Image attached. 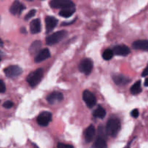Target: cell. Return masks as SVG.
<instances>
[{"mask_svg":"<svg viewBox=\"0 0 148 148\" xmlns=\"http://www.w3.org/2000/svg\"><path fill=\"white\" fill-rule=\"evenodd\" d=\"M51 8L55 9H68L74 8L75 5L71 0H52L49 2Z\"/></svg>","mask_w":148,"mask_h":148,"instance_id":"obj_4","label":"cell"},{"mask_svg":"<svg viewBox=\"0 0 148 148\" xmlns=\"http://www.w3.org/2000/svg\"><path fill=\"white\" fill-rule=\"evenodd\" d=\"M4 108H7V109H10V108H12L13 107V102L12 101H6L5 102V103L3 104Z\"/></svg>","mask_w":148,"mask_h":148,"instance_id":"obj_25","label":"cell"},{"mask_svg":"<svg viewBox=\"0 0 148 148\" xmlns=\"http://www.w3.org/2000/svg\"><path fill=\"white\" fill-rule=\"evenodd\" d=\"M45 23H46V32L47 34H49L55 28L58 24V20L54 17L47 16L45 18Z\"/></svg>","mask_w":148,"mask_h":148,"instance_id":"obj_12","label":"cell"},{"mask_svg":"<svg viewBox=\"0 0 148 148\" xmlns=\"http://www.w3.org/2000/svg\"><path fill=\"white\" fill-rule=\"evenodd\" d=\"M131 93L132 95H138V94L141 93L142 92V87H141V81H138V82H135L133 84V86L131 87L130 89Z\"/></svg>","mask_w":148,"mask_h":148,"instance_id":"obj_21","label":"cell"},{"mask_svg":"<svg viewBox=\"0 0 148 148\" xmlns=\"http://www.w3.org/2000/svg\"><path fill=\"white\" fill-rule=\"evenodd\" d=\"M113 52L116 55L127 56L130 53V49L125 45H117L113 47Z\"/></svg>","mask_w":148,"mask_h":148,"instance_id":"obj_13","label":"cell"},{"mask_svg":"<svg viewBox=\"0 0 148 148\" xmlns=\"http://www.w3.org/2000/svg\"><path fill=\"white\" fill-rule=\"evenodd\" d=\"M28 1H33V0H28Z\"/></svg>","mask_w":148,"mask_h":148,"instance_id":"obj_33","label":"cell"},{"mask_svg":"<svg viewBox=\"0 0 148 148\" xmlns=\"http://www.w3.org/2000/svg\"><path fill=\"white\" fill-rule=\"evenodd\" d=\"M0 62H1V58H0Z\"/></svg>","mask_w":148,"mask_h":148,"instance_id":"obj_35","label":"cell"},{"mask_svg":"<svg viewBox=\"0 0 148 148\" xmlns=\"http://www.w3.org/2000/svg\"><path fill=\"white\" fill-rule=\"evenodd\" d=\"M133 47L136 49H140L148 52V40H138L132 45Z\"/></svg>","mask_w":148,"mask_h":148,"instance_id":"obj_17","label":"cell"},{"mask_svg":"<svg viewBox=\"0 0 148 148\" xmlns=\"http://www.w3.org/2000/svg\"><path fill=\"white\" fill-rule=\"evenodd\" d=\"M41 47H42V42L39 41H36V42H33L32 45L30 47V53L32 55L38 54V52L41 50Z\"/></svg>","mask_w":148,"mask_h":148,"instance_id":"obj_19","label":"cell"},{"mask_svg":"<svg viewBox=\"0 0 148 148\" xmlns=\"http://www.w3.org/2000/svg\"><path fill=\"white\" fill-rule=\"evenodd\" d=\"M51 121H52V113L47 111L41 113L37 118V123L41 126H48Z\"/></svg>","mask_w":148,"mask_h":148,"instance_id":"obj_7","label":"cell"},{"mask_svg":"<svg viewBox=\"0 0 148 148\" xmlns=\"http://www.w3.org/2000/svg\"><path fill=\"white\" fill-rule=\"evenodd\" d=\"M21 31L22 33H23V34H25V33H26V31H25V29L24 28H21Z\"/></svg>","mask_w":148,"mask_h":148,"instance_id":"obj_31","label":"cell"},{"mask_svg":"<svg viewBox=\"0 0 148 148\" xmlns=\"http://www.w3.org/2000/svg\"><path fill=\"white\" fill-rule=\"evenodd\" d=\"M147 75H148V65H147V67L145 68V69L144 70L143 72H142V77H145V76H147Z\"/></svg>","mask_w":148,"mask_h":148,"instance_id":"obj_29","label":"cell"},{"mask_svg":"<svg viewBox=\"0 0 148 148\" xmlns=\"http://www.w3.org/2000/svg\"><path fill=\"white\" fill-rule=\"evenodd\" d=\"M145 86H148V78L146 79V80H145Z\"/></svg>","mask_w":148,"mask_h":148,"instance_id":"obj_30","label":"cell"},{"mask_svg":"<svg viewBox=\"0 0 148 148\" xmlns=\"http://www.w3.org/2000/svg\"><path fill=\"white\" fill-rule=\"evenodd\" d=\"M92 148H107L105 138L98 136L92 145Z\"/></svg>","mask_w":148,"mask_h":148,"instance_id":"obj_18","label":"cell"},{"mask_svg":"<svg viewBox=\"0 0 148 148\" xmlns=\"http://www.w3.org/2000/svg\"><path fill=\"white\" fill-rule=\"evenodd\" d=\"M113 55H114V53H113V50H111L110 49H107L104 51L103 54H102V58L105 60H109L112 59Z\"/></svg>","mask_w":148,"mask_h":148,"instance_id":"obj_23","label":"cell"},{"mask_svg":"<svg viewBox=\"0 0 148 148\" xmlns=\"http://www.w3.org/2000/svg\"><path fill=\"white\" fill-rule=\"evenodd\" d=\"M95 134H96V130H95V126L93 125H90L85 131L84 137L86 142H88V143L92 142L94 138H95Z\"/></svg>","mask_w":148,"mask_h":148,"instance_id":"obj_15","label":"cell"},{"mask_svg":"<svg viewBox=\"0 0 148 148\" xmlns=\"http://www.w3.org/2000/svg\"><path fill=\"white\" fill-rule=\"evenodd\" d=\"M0 54H1V52H0Z\"/></svg>","mask_w":148,"mask_h":148,"instance_id":"obj_36","label":"cell"},{"mask_svg":"<svg viewBox=\"0 0 148 148\" xmlns=\"http://www.w3.org/2000/svg\"><path fill=\"white\" fill-rule=\"evenodd\" d=\"M36 10H30L29 12H28V13L25 15V21H28V20L31 19V18H33V17L36 15Z\"/></svg>","mask_w":148,"mask_h":148,"instance_id":"obj_24","label":"cell"},{"mask_svg":"<svg viewBox=\"0 0 148 148\" xmlns=\"http://www.w3.org/2000/svg\"><path fill=\"white\" fill-rule=\"evenodd\" d=\"M44 71L42 68H39L34 72L31 73L27 77L26 81L31 87H35L42 80L43 77Z\"/></svg>","mask_w":148,"mask_h":148,"instance_id":"obj_2","label":"cell"},{"mask_svg":"<svg viewBox=\"0 0 148 148\" xmlns=\"http://www.w3.org/2000/svg\"><path fill=\"white\" fill-rule=\"evenodd\" d=\"M0 21H1V17H0Z\"/></svg>","mask_w":148,"mask_h":148,"instance_id":"obj_34","label":"cell"},{"mask_svg":"<svg viewBox=\"0 0 148 148\" xmlns=\"http://www.w3.org/2000/svg\"><path fill=\"white\" fill-rule=\"evenodd\" d=\"M113 80L119 86H124L131 82V79L123 74H115L113 76Z\"/></svg>","mask_w":148,"mask_h":148,"instance_id":"obj_9","label":"cell"},{"mask_svg":"<svg viewBox=\"0 0 148 148\" xmlns=\"http://www.w3.org/2000/svg\"><path fill=\"white\" fill-rule=\"evenodd\" d=\"M47 99L49 103L55 104L56 102H61L63 99V95L59 92H54L51 93L50 95H48Z\"/></svg>","mask_w":148,"mask_h":148,"instance_id":"obj_14","label":"cell"},{"mask_svg":"<svg viewBox=\"0 0 148 148\" xmlns=\"http://www.w3.org/2000/svg\"><path fill=\"white\" fill-rule=\"evenodd\" d=\"M68 34L66 31H59L51 34L49 36L47 37L46 43L47 45H54L58 43L65 38Z\"/></svg>","mask_w":148,"mask_h":148,"instance_id":"obj_3","label":"cell"},{"mask_svg":"<svg viewBox=\"0 0 148 148\" xmlns=\"http://www.w3.org/2000/svg\"><path fill=\"white\" fill-rule=\"evenodd\" d=\"M83 99L88 108H92L96 105L97 99L93 93L88 90H85L83 93Z\"/></svg>","mask_w":148,"mask_h":148,"instance_id":"obj_8","label":"cell"},{"mask_svg":"<svg viewBox=\"0 0 148 148\" xmlns=\"http://www.w3.org/2000/svg\"><path fill=\"white\" fill-rule=\"evenodd\" d=\"M105 115H106V111L101 106H98L97 109L93 112L94 117L98 118V119H104Z\"/></svg>","mask_w":148,"mask_h":148,"instance_id":"obj_20","label":"cell"},{"mask_svg":"<svg viewBox=\"0 0 148 148\" xmlns=\"http://www.w3.org/2000/svg\"><path fill=\"white\" fill-rule=\"evenodd\" d=\"M79 68V71L82 73L86 75H89L93 68V62L90 59H88V58L84 59L81 61Z\"/></svg>","mask_w":148,"mask_h":148,"instance_id":"obj_5","label":"cell"},{"mask_svg":"<svg viewBox=\"0 0 148 148\" xmlns=\"http://www.w3.org/2000/svg\"><path fill=\"white\" fill-rule=\"evenodd\" d=\"M6 76L9 78H15L21 75L23 72L22 68L18 65H10L4 70Z\"/></svg>","mask_w":148,"mask_h":148,"instance_id":"obj_6","label":"cell"},{"mask_svg":"<svg viewBox=\"0 0 148 148\" xmlns=\"http://www.w3.org/2000/svg\"><path fill=\"white\" fill-rule=\"evenodd\" d=\"M6 91V86L5 83L2 80H0V93H4Z\"/></svg>","mask_w":148,"mask_h":148,"instance_id":"obj_26","label":"cell"},{"mask_svg":"<svg viewBox=\"0 0 148 148\" xmlns=\"http://www.w3.org/2000/svg\"><path fill=\"white\" fill-rule=\"evenodd\" d=\"M139 110L137 109H134L131 112V116L134 118H137L139 116Z\"/></svg>","mask_w":148,"mask_h":148,"instance_id":"obj_28","label":"cell"},{"mask_svg":"<svg viewBox=\"0 0 148 148\" xmlns=\"http://www.w3.org/2000/svg\"><path fill=\"white\" fill-rule=\"evenodd\" d=\"M50 55L51 54L49 49L45 48V49H41V50L38 52V54L36 55L34 61H35L36 62H42V61L48 59V58L50 57Z\"/></svg>","mask_w":148,"mask_h":148,"instance_id":"obj_11","label":"cell"},{"mask_svg":"<svg viewBox=\"0 0 148 148\" xmlns=\"http://www.w3.org/2000/svg\"><path fill=\"white\" fill-rule=\"evenodd\" d=\"M75 8H68V9H64L62 10L60 12H59V15L61 17L63 18H69L71 17L73 14L75 12Z\"/></svg>","mask_w":148,"mask_h":148,"instance_id":"obj_22","label":"cell"},{"mask_svg":"<svg viewBox=\"0 0 148 148\" xmlns=\"http://www.w3.org/2000/svg\"><path fill=\"white\" fill-rule=\"evenodd\" d=\"M25 9V6L23 5L22 3L16 0L12 3V5H11L10 8V12L14 15H21V12H23V10Z\"/></svg>","mask_w":148,"mask_h":148,"instance_id":"obj_10","label":"cell"},{"mask_svg":"<svg viewBox=\"0 0 148 148\" xmlns=\"http://www.w3.org/2000/svg\"><path fill=\"white\" fill-rule=\"evenodd\" d=\"M3 46V42L2 41V39H0V47Z\"/></svg>","mask_w":148,"mask_h":148,"instance_id":"obj_32","label":"cell"},{"mask_svg":"<svg viewBox=\"0 0 148 148\" xmlns=\"http://www.w3.org/2000/svg\"><path fill=\"white\" fill-rule=\"evenodd\" d=\"M58 148H74V147L71 145H66V144L59 143L58 145Z\"/></svg>","mask_w":148,"mask_h":148,"instance_id":"obj_27","label":"cell"},{"mask_svg":"<svg viewBox=\"0 0 148 148\" xmlns=\"http://www.w3.org/2000/svg\"><path fill=\"white\" fill-rule=\"evenodd\" d=\"M42 29V25L41 21L39 19H35L32 21L30 23V31L32 34H38L41 31Z\"/></svg>","mask_w":148,"mask_h":148,"instance_id":"obj_16","label":"cell"},{"mask_svg":"<svg viewBox=\"0 0 148 148\" xmlns=\"http://www.w3.org/2000/svg\"><path fill=\"white\" fill-rule=\"evenodd\" d=\"M120 129L121 122L117 118H111L107 122L105 132H106L107 134L109 135V136H113V137L116 136Z\"/></svg>","mask_w":148,"mask_h":148,"instance_id":"obj_1","label":"cell"}]
</instances>
